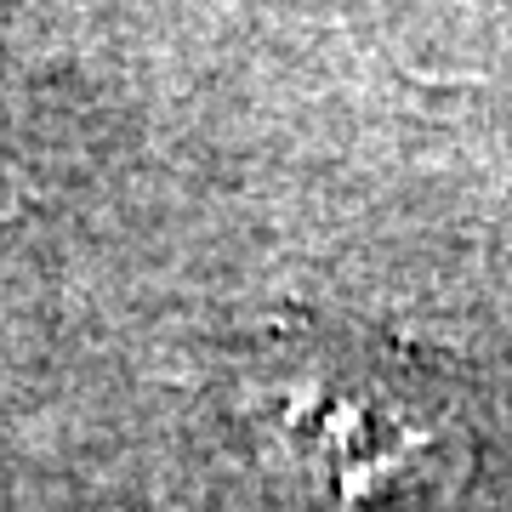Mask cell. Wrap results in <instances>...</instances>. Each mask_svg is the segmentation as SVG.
I'll use <instances>...</instances> for the list:
<instances>
[{
	"instance_id": "obj_1",
	"label": "cell",
	"mask_w": 512,
	"mask_h": 512,
	"mask_svg": "<svg viewBox=\"0 0 512 512\" xmlns=\"http://www.w3.org/2000/svg\"><path fill=\"white\" fill-rule=\"evenodd\" d=\"M285 439L336 495H376L439 456V427L416 387L382 370H308L285 404Z\"/></svg>"
}]
</instances>
